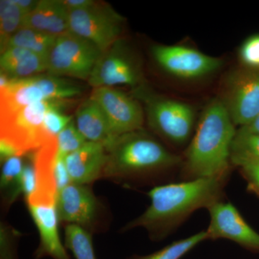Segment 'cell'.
<instances>
[{
	"mask_svg": "<svg viewBox=\"0 0 259 259\" xmlns=\"http://www.w3.org/2000/svg\"><path fill=\"white\" fill-rule=\"evenodd\" d=\"M228 177L193 179L154 187L148 192V208L125 230L141 227L154 239L163 238L197 209H208L221 201Z\"/></svg>",
	"mask_w": 259,
	"mask_h": 259,
	"instance_id": "6da1fadb",
	"label": "cell"
},
{
	"mask_svg": "<svg viewBox=\"0 0 259 259\" xmlns=\"http://www.w3.org/2000/svg\"><path fill=\"white\" fill-rule=\"evenodd\" d=\"M234 125L223 100L209 102L186 153L184 167L191 180L228 176Z\"/></svg>",
	"mask_w": 259,
	"mask_h": 259,
	"instance_id": "7a4b0ae2",
	"label": "cell"
},
{
	"mask_svg": "<svg viewBox=\"0 0 259 259\" xmlns=\"http://www.w3.org/2000/svg\"><path fill=\"white\" fill-rule=\"evenodd\" d=\"M106 150L102 177H125L159 171L181 161L180 157L141 130L116 138Z\"/></svg>",
	"mask_w": 259,
	"mask_h": 259,
	"instance_id": "3957f363",
	"label": "cell"
},
{
	"mask_svg": "<svg viewBox=\"0 0 259 259\" xmlns=\"http://www.w3.org/2000/svg\"><path fill=\"white\" fill-rule=\"evenodd\" d=\"M81 93V88L76 83L49 74L10 79L8 86L0 90V117L18 111L35 102L71 100Z\"/></svg>",
	"mask_w": 259,
	"mask_h": 259,
	"instance_id": "277c9868",
	"label": "cell"
},
{
	"mask_svg": "<svg viewBox=\"0 0 259 259\" xmlns=\"http://www.w3.org/2000/svg\"><path fill=\"white\" fill-rule=\"evenodd\" d=\"M69 101L44 100L0 117V140L13 145L21 156L34 152L52 140L44 132V121L47 112L53 107L69 104Z\"/></svg>",
	"mask_w": 259,
	"mask_h": 259,
	"instance_id": "5b68a950",
	"label": "cell"
},
{
	"mask_svg": "<svg viewBox=\"0 0 259 259\" xmlns=\"http://www.w3.org/2000/svg\"><path fill=\"white\" fill-rule=\"evenodd\" d=\"M102 54L96 46L69 32L56 38L48 56L47 71L58 77L88 81Z\"/></svg>",
	"mask_w": 259,
	"mask_h": 259,
	"instance_id": "8992f818",
	"label": "cell"
},
{
	"mask_svg": "<svg viewBox=\"0 0 259 259\" xmlns=\"http://www.w3.org/2000/svg\"><path fill=\"white\" fill-rule=\"evenodd\" d=\"M123 22L106 3L94 2L84 9L69 11V32L86 39L102 53L120 40Z\"/></svg>",
	"mask_w": 259,
	"mask_h": 259,
	"instance_id": "52a82bcc",
	"label": "cell"
},
{
	"mask_svg": "<svg viewBox=\"0 0 259 259\" xmlns=\"http://www.w3.org/2000/svg\"><path fill=\"white\" fill-rule=\"evenodd\" d=\"M146 103L148 122L153 131L170 142L185 143L190 137L194 122L192 107L184 102L140 93Z\"/></svg>",
	"mask_w": 259,
	"mask_h": 259,
	"instance_id": "ba28073f",
	"label": "cell"
},
{
	"mask_svg": "<svg viewBox=\"0 0 259 259\" xmlns=\"http://www.w3.org/2000/svg\"><path fill=\"white\" fill-rule=\"evenodd\" d=\"M141 79L142 75L136 59L124 42L119 40L102 53L88 82L94 89L116 85L136 87Z\"/></svg>",
	"mask_w": 259,
	"mask_h": 259,
	"instance_id": "9c48e42d",
	"label": "cell"
},
{
	"mask_svg": "<svg viewBox=\"0 0 259 259\" xmlns=\"http://www.w3.org/2000/svg\"><path fill=\"white\" fill-rule=\"evenodd\" d=\"M152 54L162 69L181 79L203 77L217 71L222 64L221 59L182 46H154Z\"/></svg>",
	"mask_w": 259,
	"mask_h": 259,
	"instance_id": "30bf717a",
	"label": "cell"
},
{
	"mask_svg": "<svg viewBox=\"0 0 259 259\" xmlns=\"http://www.w3.org/2000/svg\"><path fill=\"white\" fill-rule=\"evenodd\" d=\"M234 125H248L259 115V71L245 69L228 78L223 100Z\"/></svg>",
	"mask_w": 259,
	"mask_h": 259,
	"instance_id": "8fae6325",
	"label": "cell"
},
{
	"mask_svg": "<svg viewBox=\"0 0 259 259\" xmlns=\"http://www.w3.org/2000/svg\"><path fill=\"white\" fill-rule=\"evenodd\" d=\"M90 97L101 107L115 139L142 128L144 112L132 97L112 88H99Z\"/></svg>",
	"mask_w": 259,
	"mask_h": 259,
	"instance_id": "7c38bea8",
	"label": "cell"
},
{
	"mask_svg": "<svg viewBox=\"0 0 259 259\" xmlns=\"http://www.w3.org/2000/svg\"><path fill=\"white\" fill-rule=\"evenodd\" d=\"M210 221L207 232L208 240H230L248 249L259 252V234L229 202H215L208 209Z\"/></svg>",
	"mask_w": 259,
	"mask_h": 259,
	"instance_id": "4fadbf2b",
	"label": "cell"
},
{
	"mask_svg": "<svg viewBox=\"0 0 259 259\" xmlns=\"http://www.w3.org/2000/svg\"><path fill=\"white\" fill-rule=\"evenodd\" d=\"M56 207L59 222L87 229L95 221L98 205L96 197L88 187L71 183L58 192Z\"/></svg>",
	"mask_w": 259,
	"mask_h": 259,
	"instance_id": "5bb4252c",
	"label": "cell"
},
{
	"mask_svg": "<svg viewBox=\"0 0 259 259\" xmlns=\"http://www.w3.org/2000/svg\"><path fill=\"white\" fill-rule=\"evenodd\" d=\"M29 212L40 234V245L35 258L71 259L61 243L59 233V217L56 202H26Z\"/></svg>",
	"mask_w": 259,
	"mask_h": 259,
	"instance_id": "9a60e30c",
	"label": "cell"
},
{
	"mask_svg": "<svg viewBox=\"0 0 259 259\" xmlns=\"http://www.w3.org/2000/svg\"><path fill=\"white\" fill-rule=\"evenodd\" d=\"M107 158L105 146L93 142L66 155L65 162L71 183L86 185L102 177Z\"/></svg>",
	"mask_w": 259,
	"mask_h": 259,
	"instance_id": "2e32d148",
	"label": "cell"
},
{
	"mask_svg": "<svg viewBox=\"0 0 259 259\" xmlns=\"http://www.w3.org/2000/svg\"><path fill=\"white\" fill-rule=\"evenodd\" d=\"M59 37L69 32V11L60 0H41L24 19L23 27Z\"/></svg>",
	"mask_w": 259,
	"mask_h": 259,
	"instance_id": "e0dca14e",
	"label": "cell"
},
{
	"mask_svg": "<svg viewBox=\"0 0 259 259\" xmlns=\"http://www.w3.org/2000/svg\"><path fill=\"white\" fill-rule=\"evenodd\" d=\"M76 125L88 142L108 146L115 140L105 113L93 98L86 100L76 114Z\"/></svg>",
	"mask_w": 259,
	"mask_h": 259,
	"instance_id": "ac0fdd59",
	"label": "cell"
},
{
	"mask_svg": "<svg viewBox=\"0 0 259 259\" xmlns=\"http://www.w3.org/2000/svg\"><path fill=\"white\" fill-rule=\"evenodd\" d=\"M0 72L10 79H25L47 71V60L32 51L9 47L1 53Z\"/></svg>",
	"mask_w": 259,
	"mask_h": 259,
	"instance_id": "d6986e66",
	"label": "cell"
},
{
	"mask_svg": "<svg viewBox=\"0 0 259 259\" xmlns=\"http://www.w3.org/2000/svg\"><path fill=\"white\" fill-rule=\"evenodd\" d=\"M56 38L57 37L54 35L39 30L21 28L10 38L8 47L23 48L47 60Z\"/></svg>",
	"mask_w": 259,
	"mask_h": 259,
	"instance_id": "ffe728a7",
	"label": "cell"
},
{
	"mask_svg": "<svg viewBox=\"0 0 259 259\" xmlns=\"http://www.w3.org/2000/svg\"><path fill=\"white\" fill-rule=\"evenodd\" d=\"M25 15L14 0L0 1V48H8L10 38L23 27Z\"/></svg>",
	"mask_w": 259,
	"mask_h": 259,
	"instance_id": "44dd1931",
	"label": "cell"
},
{
	"mask_svg": "<svg viewBox=\"0 0 259 259\" xmlns=\"http://www.w3.org/2000/svg\"><path fill=\"white\" fill-rule=\"evenodd\" d=\"M65 246L72 252L75 259H97L93 238L88 229L74 224L65 228Z\"/></svg>",
	"mask_w": 259,
	"mask_h": 259,
	"instance_id": "7402d4cb",
	"label": "cell"
},
{
	"mask_svg": "<svg viewBox=\"0 0 259 259\" xmlns=\"http://www.w3.org/2000/svg\"><path fill=\"white\" fill-rule=\"evenodd\" d=\"M207 240H208L207 232L201 231L185 239L174 242L151 254L136 256L131 259H180L194 247Z\"/></svg>",
	"mask_w": 259,
	"mask_h": 259,
	"instance_id": "603a6c76",
	"label": "cell"
},
{
	"mask_svg": "<svg viewBox=\"0 0 259 259\" xmlns=\"http://www.w3.org/2000/svg\"><path fill=\"white\" fill-rule=\"evenodd\" d=\"M248 158L259 160V135L239 129L231 146V158Z\"/></svg>",
	"mask_w": 259,
	"mask_h": 259,
	"instance_id": "cb8c5ba5",
	"label": "cell"
},
{
	"mask_svg": "<svg viewBox=\"0 0 259 259\" xmlns=\"http://www.w3.org/2000/svg\"><path fill=\"white\" fill-rule=\"evenodd\" d=\"M24 162L22 156H15L3 161L0 177L1 190L8 194L16 187L23 172ZM7 195V196H8Z\"/></svg>",
	"mask_w": 259,
	"mask_h": 259,
	"instance_id": "d4e9b609",
	"label": "cell"
},
{
	"mask_svg": "<svg viewBox=\"0 0 259 259\" xmlns=\"http://www.w3.org/2000/svg\"><path fill=\"white\" fill-rule=\"evenodd\" d=\"M87 142L88 141L79 132L74 121H71L57 136L58 151L66 156L77 151Z\"/></svg>",
	"mask_w": 259,
	"mask_h": 259,
	"instance_id": "484cf974",
	"label": "cell"
},
{
	"mask_svg": "<svg viewBox=\"0 0 259 259\" xmlns=\"http://www.w3.org/2000/svg\"><path fill=\"white\" fill-rule=\"evenodd\" d=\"M69 105L53 107L47 112L44 121V132L49 139H56L59 134L71 122V116L65 115L62 110Z\"/></svg>",
	"mask_w": 259,
	"mask_h": 259,
	"instance_id": "4316f807",
	"label": "cell"
},
{
	"mask_svg": "<svg viewBox=\"0 0 259 259\" xmlns=\"http://www.w3.org/2000/svg\"><path fill=\"white\" fill-rule=\"evenodd\" d=\"M231 162L238 166L248 182L250 190L259 195V160L248 158H231Z\"/></svg>",
	"mask_w": 259,
	"mask_h": 259,
	"instance_id": "83f0119b",
	"label": "cell"
},
{
	"mask_svg": "<svg viewBox=\"0 0 259 259\" xmlns=\"http://www.w3.org/2000/svg\"><path fill=\"white\" fill-rule=\"evenodd\" d=\"M239 58L245 69L259 71V34L252 35L243 42Z\"/></svg>",
	"mask_w": 259,
	"mask_h": 259,
	"instance_id": "f1b7e54d",
	"label": "cell"
},
{
	"mask_svg": "<svg viewBox=\"0 0 259 259\" xmlns=\"http://www.w3.org/2000/svg\"><path fill=\"white\" fill-rule=\"evenodd\" d=\"M65 157L66 156L61 154L58 151L54 166V182H55L57 193L71 183L67 168H66Z\"/></svg>",
	"mask_w": 259,
	"mask_h": 259,
	"instance_id": "f546056e",
	"label": "cell"
},
{
	"mask_svg": "<svg viewBox=\"0 0 259 259\" xmlns=\"http://www.w3.org/2000/svg\"><path fill=\"white\" fill-rule=\"evenodd\" d=\"M9 229L1 227V249L0 259H18L15 249L14 238L10 236Z\"/></svg>",
	"mask_w": 259,
	"mask_h": 259,
	"instance_id": "4dcf8cb0",
	"label": "cell"
},
{
	"mask_svg": "<svg viewBox=\"0 0 259 259\" xmlns=\"http://www.w3.org/2000/svg\"><path fill=\"white\" fill-rule=\"evenodd\" d=\"M15 156H21V155L20 154L18 150L13 145L3 141V140H0V158H1V161H5L8 158Z\"/></svg>",
	"mask_w": 259,
	"mask_h": 259,
	"instance_id": "1f68e13d",
	"label": "cell"
},
{
	"mask_svg": "<svg viewBox=\"0 0 259 259\" xmlns=\"http://www.w3.org/2000/svg\"><path fill=\"white\" fill-rule=\"evenodd\" d=\"M94 2L95 1H92V0H64L63 3L69 11H71V10L84 9L91 6Z\"/></svg>",
	"mask_w": 259,
	"mask_h": 259,
	"instance_id": "d6a6232c",
	"label": "cell"
},
{
	"mask_svg": "<svg viewBox=\"0 0 259 259\" xmlns=\"http://www.w3.org/2000/svg\"><path fill=\"white\" fill-rule=\"evenodd\" d=\"M14 1L23 11L25 16L32 13L38 4V1H34V0H14Z\"/></svg>",
	"mask_w": 259,
	"mask_h": 259,
	"instance_id": "836d02e7",
	"label": "cell"
},
{
	"mask_svg": "<svg viewBox=\"0 0 259 259\" xmlns=\"http://www.w3.org/2000/svg\"><path fill=\"white\" fill-rule=\"evenodd\" d=\"M240 129L250 134L259 135V115L248 125L241 127Z\"/></svg>",
	"mask_w": 259,
	"mask_h": 259,
	"instance_id": "e575fe53",
	"label": "cell"
}]
</instances>
